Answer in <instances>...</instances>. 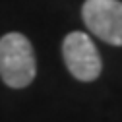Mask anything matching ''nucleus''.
Segmentation results:
<instances>
[{"label": "nucleus", "mask_w": 122, "mask_h": 122, "mask_svg": "<svg viewBox=\"0 0 122 122\" xmlns=\"http://www.w3.org/2000/svg\"><path fill=\"white\" fill-rule=\"evenodd\" d=\"M62 56L68 72L80 81H93L101 76L103 62L99 51L89 39V35L81 31H74L66 35L62 43Z\"/></svg>", "instance_id": "2"}, {"label": "nucleus", "mask_w": 122, "mask_h": 122, "mask_svg": "<svg viewBox=\"0 0 122 122\" xmlns=\"http://www.w3.org/2000/svg\"><path fill=\"white\" fill-rule=\"evenodd\" d=\"M37 62L29 39L21 33H6L0 39V78L12 89H23L35 80Z\"/></svg>", "instance_id": "1"}, {"label": "nucleus", "mask_w": 122, "mask_h": 122, "mask_svg": "<svg viewBox=\"0 0 122 122\" xmlns=\"http://www.w3.org/2000/svg\"><path fill=\"white\" fill-rule=\"evenodd\" d=\"M81 18L87 29L101 41L122 47V2L118 0H85Z\"/></svg>", "instance_id": "3"}]
</instances>
